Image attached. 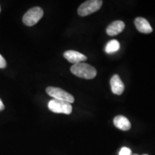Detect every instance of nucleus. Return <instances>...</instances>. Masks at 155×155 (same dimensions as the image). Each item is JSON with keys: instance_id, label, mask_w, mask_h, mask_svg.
<instances>
[{"instance_id": "nucleus-1", "label": "nucleus", "mask_w": 155, "mask_h": 155, "mask_svg": "<svg viewBox=\"0 0 155 155\" xmlns=\"http://www.w3.org/2000/svg\"><path fill=\"white\" fill-rule=\"evenodd\" d=\"M71 71L76 76L85 79H93L97 75V71L94 66L84 63L73 65L71 68Z\"/></svg>"}, {"instance_id": "nucleus-2", "label": "nucleus", "mask_w": 155, "mask_h": 155, "mask_svg": "<svg viewBox=\"0 0 155 155\" xmlns=\"http://www.w3.org/2000/svg\"><path fill=\"white\" fill-rule=\"evenodd\" d=\"M103 2L101 0H89L81 5L78 9V14L81 17L88 16L98 11L101 7Z\"/></svg>"}, {"instance_id": "nucleus-3", "label": "nucleus", "mask_w": 155, "mask_h": 155, "mask_svg": "<svg viewBox=\"0 0 155 155\" xmlns=\"http://www.w3.org/2000/svg\"><path fill=\"white\" fill-rule=\"evenodd\" d=\"M43 16V10L40 7H32L25 13L23 16L22 21L27 26L31 27L37 24Z\"/></svg>"}, {"instance_id": "nucleus-4", "label": "nucleus", "mask_w": 155, "mask_h": 155, "mask_svg": "<svg viewBox=\"0 0 155 155\" xmlns=\"http://www.w3.org/2000/svg\"><path fill=\"white\" fill-rule=\"evenodd\" d=\"M48 108L53 113L71 114L73 107L71 104L63 101L52 99L48 103Z\"/></svg>"}, {"instance_id": "nucleus-5", "label": "nucleus", "mask_w": 155, "mask_h": 155, "mask_svg": "<svg viewBox=\"0 0 155 155\" xmlns=\"http://www.w3.org/2000/svg\"><path fill=\"white\" fill-rule=\"evenodd\" d=\"M46 93L50 96L53 97V99L68 102L72 104L74 102L75 98L72 95L69 93L63 90L60 88H55V87H48L46 88Z\"/></svg>"}, {"instance_id": "nucleus-6", "label": "nucleus", "mask_w": 155, "mask_h": 155, "mask_svg": "<svg viewBox=\"0 0 155 155\" xmlns=\"http://www.w3.org/2000/svg\"><path fill=\"white\" fill-rule=\"evenodd\" d=\"M64 58L68 61L70 63L75 64H78L80 63H83V61H86L87 57L83 54L79 53L75 50H68L65 52L63 54Z\"/></svg>"}, {"instance_id": "nucleus-7", "label": "nucleus", "mask_w": 155, "mask_h": 155, "mask_svg": "<svg viewBox=\"0 0 155 155\" xmlns=\"http://www.w3.org/2000/svg\"><path fill=\"white\" fill-rule=\"evenodd\" d=\"M110 84H111L112 92L114 94L121 95L124 91V84L122 82L119 75L116 74L112 76L110 81Z\"/></svg>"}, {"instance_id": "nucleus-8", "label": "nucleus", "mask_w": 155, "mask_h": 155, "mask_svg": "<svg viewBox=\"0 0 155 155\" xmlns=\"http://www.w3.org/2000/svg\"><path fill=\"white\" fill-rule=\"evenodd\" d=\"M134 24L139 32L144 34H150L152 32V28L150 22L143 17H137L135 19Z\"/></svg>"}, {"instance_id": "nucleus-9", "label": "nucleus", "mask_w": 155, "mask_h": 155, "mask_svg": "<svg viewBox=\"0 0 155 155\" xmlns=\"http://www.w3.org/2000/svg\"><path fill=\"white\" fill-rule=\"evenodd\" d=\"M125 28L124 22L120 20L114 21L106 28V33L110 36H115L121 33Z\"/></svg>"}, {"instance_id": "nucleus-10", "label": "nucleus", "mask_w": 155, "mask_h": 155, "mask_svg": "<svg viewBox=\"0 0 155 155\" xmlns=\"http://www.w3.org/2000/svg\"><path fill=\"white\" fill-rule=\"evenodd\" d=\"M114 126L122 131H128L131 129V123L127 118L123 116H117L114 119Z\"/></svg>"}, {"instance_id": "nucleus-11", "label": "nucleus", "mask_w": 155, "mask_h": 155, "mask_svg": "<svg viewBox=\"0 0 155 155\" xmlns=\"http://www.w3.org/2000/svg\"><path fill=\"white\" fill-rule=\"evenodd\" d=\"M120 48V44L116 40H112L107 43L105 47V52L108 54L114 53L117 52Z\"/></svg>"}, {"instance_id": "nucleus-12", "label": "nucleus", "mask_w": 155, "mask_h": 155, "mask_svg": "<svg viewBox=\"0 0 155 155\" xmlns=\"http://www.w3.org/2000/svg\"><path fill=\"white\" fill-rule=\"evenodd\" d=\"M119 155H131V150L128 147H122L119 151Z\"/></svg>"}, {"instance_id": "nucleus-13", "label": "nucleus", "mask_w": 155, "mask_h": 155, "mask_svg": "<svg viewBox=\"0 0 155 155\" xmlns=\"http://www.w3.org/2000/svg\"><path fill=\"white\" fill-rule=\"evenodd\" d=\"M7 65L5 59L2 57V55H0V68H5Z\"/></svg>"}, {"instance_id": "nucleus-14", "label": "nucleus", "mask_w": 155, "mask_h": 155, "mask_svg": "<svg viewBox=\"0 0 155 155\" xmlns=\"http://www.w3.org/2000/svg\"><path fill=\"white\" fill-rule=\"evenodd\" d=\"M4 109H5V106H4L3 102L2 101L1 99H0V111H2Z\"/></svg>"}, {"instance_id": "nucleus-15", "label": "nucleus", "mask_w": 155, "mask_h": 155, "mask_svg": "<svg viewBox=\"0 0 155 155\" xmlns=\"http://www.w3.org/2000/svg\"><path fill=\"white\" fill-rule=\"evenodd\" d=\"M131 155H139V154H131ZM143 155H148V154H143Z\"/></svg>"}, {"instance_id": "nucleus-16", "label": "nucleus", "mask_w": 155, "mask_h": 155, "mask_svg": "<svg viewBox=\"0 0 155 155\" xmlns=\"http://www.w3.org/2000/svg\"><path fill=\"white\" fill-rule=\"evenodd\" d=\"M0 12H1V7H0Z\"/></svg>"}]
</instances>
